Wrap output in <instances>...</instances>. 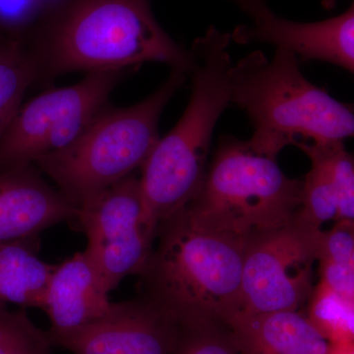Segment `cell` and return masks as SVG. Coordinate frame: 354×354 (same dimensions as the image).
Segmentation results:
<instances>
[{"instance_id": "6da1fadb", "label": "cell", "mask_w": 354, "mask_h": 354, "mask_svg": "<svg viewBox=\"0 0 354 354\" xmlns=\"http://www.w3.org/2000/svg\"><path fill=\"white\" fill-rule=\"evenodd\" d=\"M38 78L124 72L160 62L188 74L189 50L158 24L151 0H62L26 41Z\"/></svg>"}, {"instance_id": "7a4b0ae2", "label": "cell", "mask_w": 354, "mask_h": 354, "mask_svg": "<svg viewBox=\"0 0 354 354\" xmlns=\"http://www.w3.org/2000/svg\"><path fill=\"white\" fill-rule=\"evenodd\" d=\"M140 297L179 327L225 324L241 310L245 242L193 227L183 209L160 223Z\"/></svg>"}, {"instance_id": "3957f363", "label": "cell", "mask_w": 354, "mask_h": 354, "mask_svg": "<svg viewBox=\"0 0 354 354\" xmlns=\"http://www.w3.org/2000/svg\"><path fill=\"white\" fill-rule=\"evenodd\" d=\"M230 32L211 27L189 50V102L141 167L142 198L153 227L185 208L201 188L212 136L230 102Z\"/></svg>"}, {"instance_id": "277c9868", "label": "cell", "mask_w": 354, "mask_h": 354, "mask_svg": "<svg viewBox=\"0 0 354 354\" xmlns=\"http://www.w3.org/2000/svg\"><path fill=\"white\" fill-rule=\"evenodd\" d=\"M298 62L281 48L271 60L256 50L228 71L230 102L248 115L254 128L248 143L261 155L277 158L297 141L327 143L353 136V104L307 80Z\"/></svg>"}, {"instance_id": "5b68a950", "label": "cell", "mask_w": 354, "mask_h": 354, "mask_svg": "<svg viewBox=\"0 0 354 354\" xmlns=\"http://www.w3.org/2000/svg\"><path fill=\"white\" fill-rule=\"evenodd\" d=\"M302 181L286 176L277 158L248 141L223 136L196 196L183 209L193 227L244 242L290 225Z\"/></svg>"}, {"instance_id": "8992f818", "label": "cell", "mask_w": 354, "mask_h": 354, "mask_svg": "<svg viewBox=\"0 0 354 354\" xmlns=\"http://www.w3.org/2000/svg\"><path fill=\"white\" fill-rule=\"evenodd\" d=\"M186 78V72L172 69L143 101L127 108L106 106L75 141L35 165L77 208L143 167L160 139L162 111Z\"/></svg>"}, {"instance_id": "52a82bcc", "label": "cell", "mask_w": 354, "mask_h": 354, "mask_svg": "<svg viewBox=\"0 0 354 354\" xmlns=\"http://www.w3.org/2000/svg\"><path fill=\"white\" fill-rule=\"evenodd\" d=\"M123 72H95L23 102L0 140V171L34 167L75 141L102 109Z\"/></svg>"}, {"instance_id": "ba28073f", "label": "cell", "mask_w": 354, "mask_h": 354, "mask_svg": "<svg viewBox=\"0 0 354 354\" xmlns=\"http://www.w3.org/2000/svg\"><path fill=\"white\" fill-rule=\"evenodd\" d=\"M76 209L73 223L87 237L85 251L109 292L127 276H139L158 232L147 216L140 177H125Z\"/></svg>"}, {"instance_id": "9c48e42d", "label": "cell", "mask_w": 354, "mask_h": 354, "mask_svg": "<svg viewBox=\"0 0 354 354\" xmlns=\"http://www.w3.org/2000/svg\"><path fill=\"white\" fill-rule=\"evenodd\" d=\"M322 234L293 221L245 241L239 312L299 311L314 288Z\"/></svg>"}, {"instance_id": "30bf717a", "label": "cell", "mask_w": 354, "mask_h": 354, "mask_svg": "<svg viewBox=\"0 0 354 354\" xmlns=\"http://www.w3.org/2000/svg\"><path fill=\"white\" fill-rule=\"evenodd\" d=\"M179 326L152 302L111 304L106 315L82 327L48 330L53 346L73 354H172Z\"/></svg>"}, {"instance_id": "8fae6325", "label": "cell", "mask_w": 354, "mask_h": 354, "mask_svg": "<svg viewBox=\"0 0 354 354\" xmlns=\"http://www.w3.org/2000/svg\"><path fill=\"white\" fill-rule=\"evenodd\" d=\"M251 25L239 26L232 41L266 43L290 51L298 60H320L353 73L354 6L330 19L300 23L283 19L267 7L251 16Z\"/></svg>"}, {"instance_id": "7c38bea8", "label": "cell", "mask_w": 354, "mask_h": 354, "mask_svg": "<svg viewBox=\"0 0 354 354\" xmlns=\"http://www.w3.org/2000/svg\"><path fill=\"white\" fill-rule=\"evenodd\" d=\"M76 209L37 167L0 171V242L39 236Z\"/></svg>"}, {"instance_id": "4fadbf2b", "label": "cell", "mask_w": 354, "mask_h": 354, "mask_svg": "<svg viewBox=\"0 0 354 354\" xmlns=\"http://www.w3.org/2000/svg\"><path fill=\"white\" fill-rule=\"evenodd\" d=\"M109 290L86 251L57 264L51 277L44 311L50 330L82 327L102 318L111 309Z\"/></svg>"}, {"instance_id": "5bb4252c", "label": "cell", "mask_w": 354, "mask_h": 354, "mask_svg": "<svg viewBox=\"0 0 354 354\" xmlns=\"http://www.w3.org/2000/svg\"><path fill=\"white\" fill-rule=\"evenodd\" d=\"M223 325L245 354L329 353V342L300 311L237 312Z\"/></svg>"}, {"instance_id": "9a60e30c", "label": "cell", "mask_w": 354, "mask_h": 354, "mask_svg": "<svg viewBox=\"0 0 354 354\" xmlns=\"http://www.w3.org/2000/svg\"><path fill=\"white\" fill-rule=\"evenodd\" d=\"M38 236L0 242V301L44 308L57 265L39 257Z\"/></svg>"}, {"instance_id": "2e32d148", "label": "cell", "mask_w": 354, "mask_h": 354, "mask_svg": "<svg viewBox=\"0 0 354 354\" xmlns=\"http://www.w3.org/2000/svg\"><path fill=\"white\" fill-rule=\"evenodd\" d=\"M38 79L36 64L25 44H0V140L22 106L26 92Z\"/></svg>"}, {"instance_id": "e0dca14e", "label": "cell", "mask_w": 354, "mask_h": 354, "mask_svg": "<svg viewBox=\"0 0 354 354\" xmlns=\"http://www.w3.org/2000/svg\"><path fill=\"white\" fill-rule=\"evenodd\" d=\"M307 319L330 344H354V301L320 281L308 298Z\"/></svg>"}, {"instance_id": "ac0fdd59", "label": "cell", "mask_w": 354, "mask_h": 354, "mask_svg": "<svg viewBox=\"0 0 354 354\" xmlns=\"http://www.w3.org/2000/svg\"><path fill=\"white\" fill-rule=\"evenodd\" d=\"M311 169L302 181L301 202L295 216V221L314 230H322L323 223L337 221V191L327 167L313 153H306Z\"/></svg>"}, {"instance_id": "d6986e66", "label": "cell", "mask_w": 354, "mask_h": 354, "mask_svg": "<svg viewBox=\"0 0 354 354\" xmlns=\"http://www.w3.org/2000/svg\"><path fill=\"white\" fill-rule=\"evenodd\" d=\"M293 146L305 153H313L324 162L337 191L339 221L354 220V164L353 158L346 150L344 141L327 143L297 142Z\"/></svg>"}, {"instance_id": "ffe728a7", "label": "cell", "mask_w": 354, "mask_h": 354, "mask_svg": "<svg viewBox=\"0 0 354 354\" xmlns=\"http://www.w3.org/2000/svg\"><path fill=\"white\" fill-rule=\"evenodd\" d=\"M53 346L24 310L10 311L0 301V354H53Z\"/></svg>"}, {"instance_id": "44dd1931", "label": "cell", "mask_w": 354, "mask_h": 354, "mask_svg": "<svg viewBox=\"0 0 354 354\" xmlns=\"http://www.w3.org/2000/svg\"><path fill=\"white\" fill-rule=\"evenodd\" d=\"M62 0H0V39L25 44Z\"/></svg>"}, {"instance_id": "7402d4cb", "label": "cell", "mask_w": 354, "mask_h": 354, "mask_svg": "<svg viewBox=\"0 0 354 354\" xmlns=\"http://www.w3.org/2000/svg\"><path fill=\"white\" fill-rule=\"evenodd\" d=\"M172 354H245L223 324L179 327Z\"/></svg>"}, {"instance_id": "603a6c76", "label": "cell", "mask_w": 354, "mask_h": 354, "mask_svg": "<svg viewBox=\"0 0 354 354\" xmlns=\"http://www.w3.org/2000/svg\"><path fill=\"white\" fill-rule=\"evenodd\" d=\"M353 221H339L329 232L323 230L317 261L353 267Z\"/></svg>"}, {"instance_id": "cb8c5ba5", "label": "cell", "mask_w": 354, "mask_h": 354, "mask_svg": "<svg viewBox=\"0 0 354 354\" xmlns=\"http://www.w3.org/2000/svg\"><path fill=\"white\" fill-rule=\"evenodd\" d=\"M249 16L258 12L261 9L267 7L265 0H234Z\"/></svg>"}, {"instance_id": "d4e9b609", "label": "cell", "mask_w": 354, "mask_h": 354, "mask_svg": "<svg viewBox=\"0 0 354 354\" xmlns=\"http://www.w3.org/2000/svg\"><path fill=\"white\" fill-rule=\"evenodd\" d=\"M328 354H354V344H330Z\"/></svg>"}, {"instance_id": "484cf974", "label": "cell", "mask_w": 354, "mask_h": 354, "mask_svg": "<svg viewBox=\"0 0 354 354\" xmlns=\"http://www.w3.org/2000/svg\"><path fill=\"white\" fill-rule=\"evenodd\" d=\"M337 0H323V6L326 9H332L335 6Z\"/></svg>"}, {"instance_id": "4316f807", "label": "cell", "mask_w": 354, "mask_h": 354, "mask_svg": "<svg viewBox=\"0 0 354 354\" xmlns=\"http://www.w3.org/2000/svg\"><path fill=\"white\" fill-rule=\"evenodd\" d=\"M2 41H1V39H0V44H1V43H2Z\"/></svg>"}]
</instances>
